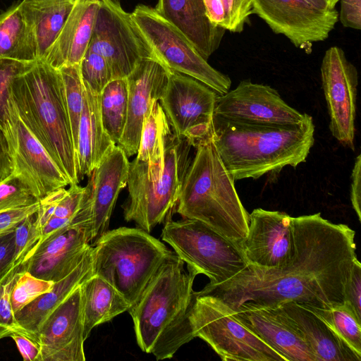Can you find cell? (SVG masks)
Here are the masks:
<instances>
[{
    "label": "cell",
    "mask_w": 361,
    "mask_h": 361,
    "mask_svg": "<svg viewBox=\"0 0 361 361\" xmlns=\"http://www.w3.org/2000/svg\"><path fill=\"white\" fill-rule=\"evenodd\" d=\"M23 260L15 262L0 278V339L15 332L25 333L16 319L11 303V293L20 272L25 271ZM27 336V335H26Z\"/></svg>",
    "instance_id": "d590c367"
},
{
    "label": "cell",
    "mask_w": 361,
    "mask_h": 361,
    "mask_svg": "<svg viewBox=\"0 0 361 361\" xmlns=\"http://www.w3.org/2000/svg\"><path fill=\"white\" fill-rule=\"evenodd\" d=\"M312 117L293 126L262 125L214 114L212 140L233 180L257 179L305 162L313 146Z\"/></svg>",
    "instance_id": "7a4b0ae2"
},
{
    "label": "cell",
    "mask_w": 361,
    "mask_h": 361,
    "mask_svg": "<svg viewBox=\"0 0 361 361\" xmlns=\"http://www.w3.org/2000/svg\"><path fill=\"white\" fill-rule=\"evenodd\" d=\"M14 253V231L0 235V278L13 264Z\"/></svg>",
    "instance_id": "c3c4849f"
},
{
    "label": "cell",
    "mask_w": 361,
    "mask_h": 361,
    "mask_svg": "<svg viewBox=\"0 0 361 361\" xmlns=\"http://www.w3.org/2000/svg\"><path fill=\"white\" fill-rule=\"evenodd\" d=\"M194 337L228 361H286L238 320L219 300L195 291L190 314Z\"/></svg>",
    "instance_id": "9c48e42d"
},
{
    "label": "cell",
    "mask_w": 361,
    "mask_h": 361,
    "mask_svg": "<svg viewBox=\"0 0 361 361\" xmlns=\"http://www.w3.org/2000/svg\"><path fill=\"white\" fill-rule=\"evenodd\" d=\"M172 252L140 228L109 230L92 247V274L114 286L131 307Z\"/></svg>",
    "instance_id": "52a82bcc"
},
{
    "label": "cell",
    "mask_w": 361,
    "mask_h": 361,
    "mask_svg": "<svg viewBox=\"0 0 361 361\" xmlns=\"http://www.w3.org/2000/svg\"><path fill=\"white\" fill-rule=\"evenodd\" d=\"M219 94L188 75L170 71L159 99L173 132L195 148L212 139V119Z\"/></svg>",
    "instance_id": "7c38bea8"
},
{
    "label": "cell",
    "mask_w": 361,
    "mask_h": 361,
    "mask_svg": "<svg viewBox=\"0 0 361 361\" xmlns=\"http://www.w3.org/2000/svg\"><path fill=\"white\" fill-rule=\"evenodd\" d=\"M67 192L65 188L56 190L39 200V206L36 212V222L41 229L53 216L56 205Z\"/></svg>",
    "instance_id": "ee69618b"
},
{
    "label": "cell",
    "mask_w": 361,
    "mask_h": 361,
    "mask_svg": "<svg viewBox=\"0 0 361 361\" xmlns=\"http://www.w3.org/2000/svg\"><path fill=\"white\" fill-rule=\"evenodd\" d=\"M161 238L188 268L207 276L210 285L230 279L247 265L239 245L197 220L171 219L164 224Z\"/></svg>",
    "instance_id": "ba28073f"
},
{
    "label": "cell",
    "mask_w": 361,
    "mask_h": 361,
    "mask_svg": "<svg viewBox=\"0 0 361 361\" xmlns=\"http://www.w3.org/2000/svg\"><path fill=\"white\" fill-rule=\"evenodd\" d=\"M224 13V28L233 32H241L253 13V0H221Z\"/></svg>",
    "instance_id": "60d3db41"
},
{
    "label": "cell",
    "mask_w": 361,
    "mask_h": 361,
    "mask_svg": "<svg viewBox=\"0 0 361 361\" xmlns=\"http://www.w3.org/2000/svg\"><path fill=\"white\" fill-rule=\"evenodd\" d=\"M214 114L249 123L277 126L301 124L310 116L289 106L271 87L250 79L218 95Z\"/></svg>",
    "instance_id": "2e32d148"
},
{
    "label": "cell",
    "mask_w": 361,
    "mask_h": 361,
    "mask_svg": "<svg viewBox=\"0 0 361 361\" xmlns=\"http://www.w3.org/2000/svg\"><path fill=\"white\" fill-rule=\"evenodd\" d=\"M294 251L279 269L247 264L230 279L207 283L200 293L219 300L231 313L289 302L329 308L342 305L357 259L355 232L320 213L291 218Z\"/></svg>",
    "instance_id": "6da1fadb"
},
{
    "label": "cell",
    "mask_w": 361,
    "mask_h": 361,
    "mask_svg": "<svg viewBox=\"0 0 361 361\" xmlns=\"http://www.w3.org/2000/svg\"><path fill=\"white\" fill-rule=\"evenodd\" d=\"M280 306L310 347L316 361L361 360V356L303 305L289 302Z\"/></svg>",
    "instance_id": "d4e9b609"
},
{
    "label": "cell",
    "mask_w": 361,
    "mask_h": 361,
    "mask_svg": "<svg viewBox=\"0 0 361 361\" xmlns=\"http://www.w3.org/2000/svg\"><path fill=\"white\" fill-rule=\"evenodd\" d=\"M39 202L30 206L0 212V235L12 233L26 217L37 212Z\"/></svg>",
    "instance_id": "b9f144b4"
},
{
    "label": "cell",
    "mask_w": 361,
    "mask_h": 361,
    "mask_svg": "<svg viewBox=\"0 0 361 361\" xmlns=\"http://www.w3.org/2000/svg\"><path fill=\"white\" fill-rule=\"evenodd\" d=\"M92 247L68 275L55 282L49 291L14 314L25 334L35 341L38 329L48 315L92 275Z\"/></svg>",
    "instance_id": "4316f807"
},
{
    "label": "cell",
    "mask_w": 361,
    "mask_h": 361,
    "mask_svg": "<svg viewBox=\"0 0 361 361\" xmlns=\"http://www.w3.org/2000/svg\"><path fill=\"white\" fill-rule=\"evenodd\" d=\"M41 237V229L36 222V213L26 217L14 231L15 253L13 263L23 260Z\"/></svg>",
    "instance_id": "ab89813d"
},
{
    "label": "cell",
    "mask_w": 361,
    "mask_h": 361,
    "mask_svg": "<svg viewBox=\"0 0 361 361\" xmlns=\"http://www.w3.org/2000/svg\"><path fill=\"white\" fill-rule=\"evenodd\" d=\"M154 9L206 60L219 47L226 30L209 20L203 0H158Z\"/></svg>",
    "instance_id": "603a6c76"
},
{
    "label": "cell",
    "mask_w": 361,
    "mask_h": 361,
    "mask_svg": "<svg viewBox=\"0 0 361 361\" xmlns=\"http://www.w3.org/2000/svg\"><path fill=\"white\" fill-rule=\"evenodd\" d=\"M350 201L354 211L361 221V154H358L354 163L351 173Z\"/></svg>",
    "instance_id": "7dc6e473"
},
{
    "label": "cell",
    "mask_w": 361,
    "mask_h": 361,
    "mask_svg": "<svg viewBox=\"0 0 361 361\" xmlns=\"http://www.w3.org/2000/svg\"><path fill=\"white\" fill-rule=\"evenodd\" d=\"M203 1L209 20L224 28V13L221 0H203Z\"/></svg>",
    "instance_id": "f907efd6"
},
{
    "label": "cell",
    "mask_w": 361,
    "mask_h": 361,
    "mask_svg": "<svg viewBox=\"0 0 361 361\" xmlns=\"http://www.w3.org/2000/svg\"><path fill=\"white\" fill-rule=\"evenodd\" d=\"M128 85L126 78L112 79L99 94V111L104 129L118 144L127 120Z\"/></svg>",
    "instance_id": "4dcf8cb0"
},
{
    "label": "cell",
    "mask_w": 361,
    "mask_h": 361,
    "mask_svg": "<svg viewBox=\"0 0 361 361\" xmlns=\"http://www.w3.org/2000/svg\"><path fill=\"white\" fill-rule=\"evenodd\" d=\"M54 282L39 279L27 271H22L11 293V303L14 314L39 295L49 291Z\"/></svg>",
    "instance_id": "8d00e7d4"
},
{
    "label": "cell",
    "mask_w": 361,
    "mask_h": 361,
    "mask_svg": "<svg viewBox=\"0 0 361 361\" xmlns=\"http://www.w3.org/2000/svg\"><path fill=\"white\" fill-rule=\"evenodd\" d=\"M80 71L83 82L97 94H100L106 85L113 79L105 59L89 49L80 61Z\"/></svg>",
    "instance_id": "f35d334b"
},
{
    "label": "cell",
    "mask_w": 361,
    "mask_h": 361,
    "mask_svg": "<svg viewBox=\"0 0 361 361\" xmlns=\"http://www.w3.org/2000/svg\"><path fill=\"white\" fill-rule=\"evenodd\" d=\"M197 274L173 252L128 312L141 350L157 360L171 359L195 338L190 321Z\"/></svg>",
    "instance_id": "3957f363"
},
{
    "label": "cell",
    "mask_w": 361,
    "mask_h": 361,
    "mask_svg": "<svg viewBox=\"0 0 361 361\" xmlns=\"http://www.w3.org/2000/svg\"><path fill=\"white\" fill-rule=\"evenodd\" d=\"M39 202L30 187L14 171L0 181V212Z\"/></svg>",
    "instance_id": "74e56055"
},
{
    "label": "cell",
    "mask_w": 361,
    "mask_h": 361,
    "mask_svg": "<svg viewBox=\"0 0 361 361\" xmlns=\"http://www.w3.org/2000/svg\"><path fill=\"white\" fill-rule=\"evenodd\" d=\"M35 61H23L0 57V127L5 133L8 142L12 135L10 112L11 85L13 80L29 70Z\"/></svg>",
    "instance_id": "e575fe53"
},
{
    "label": "cell",
    "mask_w": 361,
    "mask_h": 361,
    "mask_svg": "<svg viewBox=\"0 0 361 361\" xmlns=\"http://www.w3.org/2000/svg\"><path fill=\"white\" fill-rule=\"evenodd\" d=\"M171 70L156 58L142 59L126 78L128 115L118 145L128 157L137 153L142 130L152 102L160 99Z\"/></svg>",
    "instance_id": "ffe728a7"
},
{
    "label": "cell",
    "mask_w": 361,
    "mask_h": 361,
    "mask_svg": "<svg viewBox=\"0 0 361 361\" xmlns=\"http://www.w3.org/2000/svg\"><path fill=\"white\" fill-rule=\"evenodd\" d=\"M9 337L15 341L24 361H39L41 350L36 341L18 332L11 334Z\"/></svg>",
    "instance_id": "bcb514c9"
},
{
    "label": "cell",
    "mask_w": 361,
    "mask_h": 361,
    "mask_svg": "<svg viewBox=\"0 0 361 361\" xmlns=\"http://www.w3.org/2000/svg\"><path fill=\"white\" fill-rule=\"evenodd\" d=\"M195 149L176 213L183 219L199 221L240 245L247 234L249 214L239 198L235 180L225 168L212 139Z\"/></svg>",
    "instance_id": "5b68a950"
},
{
    "label": "cell",
    "mask_w": 361,
    "mask_h": 361,
    "mask_svg": "<svg viewBox=\"0 0 361 361\" xmlns=\"http://www.w3.org/2000/svg\"><path fill=\"white\" fill-rule=\"evenodd\" d=\"M99 4V0H78L43 60L57 69L80 64L90 42Z\"/></svg>",
    "instance_id": "cb8c5ba5"
},
{
    "label": "cell",
    "mask_w": 361,
    "mask_h": 361,
    "mask_svg": "<svg viewBox=\"0 0 361 361\" xmlns=\"http://www.w3.org/2000/svg\"><path fill=\"white\" fill-rule=\"evenodd\" d=\"M61 76L66 105L76 152L79 124L84 104V84L80 64L66 65L59 68Z\"/></svg>",
    "instance_id": "836d02e7"
},
{
    "label": "cell",
    "mask_w": 361,
    "mask_h": 361,
    "mask_svg": "<svg viewBox=\"0 0 361 361\" xmlns=\"http://www.w3.org/2000/svg\"><path fill=\"white\" fill-rule=\"evenodd\" d=\"M0 57L23 61L38 58L35 31L20 1L0 13Z\"/></svg>",
    "instance_id": "f546056e"
},
{
    "label": "cell",
    "mask_w": 361,
    "mask_h": 361,
    "mask_svg": "<svg viewBox=\"0 0 361 361\" xmlns=\"http://www.w3.org/2000/svg\"><path fill=\"white\" fill-rule=\"evenodd\" d=\"M253 13L297 48L310 52L312 44L328 38L338 13L319 8L304 0H253Z\"/></svg>",
    "instance_id": "9a60e30c"
},
{
    "label": "cell",
    "mask_w": 361,
    "mask_h": 361,
    "mask_svg": "<svg viewBox=\"0 0 361 361\" xmlns=\"http://www.w3.org/2000/svg\"><path fill=\"white\" fill-rule=\"evenodd\" d=\"M361 264L357 258L355 260L350 279L345 289V300L361 320Z\"/></svg>",
    "instance_id": "7bdbcfd3"
},
{
    "label": "cell",
    "mask_w": 361,
    "mask_h": 361,
    "mask_svg": "<svg viewBox=\"0 0 361 361\" xmlns=\"http://www.w3.org/2000/svg\"><path fill=\"white\" fill-rule=\"evenodd\" d=\"M307 3L323 10L331 11L336 8L340 0H304Z\"/></svg>",
    "instance_id": "816d5d0a"
},
{
    "label": "cell",
    "mask_w": 361,
    "mask_h": 361,
    "mask_svg": "<svg viewBox=\"0 0 361 361\" xmlns=\"http://www.w3.org/2000/svg\"><path fill=\"white\" fill-rule=\"evenodd\" d=\"M321 78L331 133L343 146L354 150L358 85L357 68L341 48L334 46L324 55Z\"/></svg>",
    "instance_id": "5bb4252c"
},
{
    "label": "cell",
    "mask_w": 361,
    "mask_h": 361,
    "mask_svg": "<svg viewBox=\"0 0 361 361\" xmlns=\"http://www.w3.org/2000/svg\"><path fill=\"white\" fill-rule=\"evenodd\" d=\"M231 314L286 361H316L310 347L281 306Z\"/></svg>",
    "instance_id": "7402d4cb"
},
{
    "label": "cell",
    "mask_w": 361,
    "mask_h": 361,
    "mask_svg": "<svg viewBox=\"0 0 361 361\" xmlns=\"http://www.w3.org/2000/svg\"><path fill=\"white\" fill-rule=\"evenodd\" d=\"M302 305L322 319L352 350L361 356V320L349 304L345 302L329 308Z\"/></svg>",
    "instance_id": "d6a6232c"
},
{
    "label": "cell",
    "mask_w": 361,
    "mask_h": 361,
    "mask_svg": "<svg viewBox=\"0 0 361 361\" xmlns=\"http://www.w3.org/2000/svg\"><path fill=\"white\" fill-rule=\"evenodd\" d=\"M13 171L11 147L5 133L0 127V181L9 176Z\"/></svg>",
    "instance_id": "681fc988"
},
{
    "label": "cell",
    "mask_w": 361,
    "mask_h": 361,
    "mask_svg": "<svg viewBox=\"0 0 361 361\" xmlns=\"http://www.w3.org/2000/svg\"><path fill=\"white\" fill-rule=\"evenodd\" d=\"M171 132L159 100H154L143 124L135 159L152 166L163 164L166 141Z\"/></svg>",
    "instance_id": "1f68e13d"
},
{
    "label": "cell",
    "mask_w": 361,
    "mask_h": 361,
    "mask_svg": "<svg viewBox=\"0 0 361 361\" xmlns=\"http://www.w3.org/2000/svg\"><path fill=\"white\" fill-rule=\"evenodd\" d=\"M191 147L186 138L172 130L166 141L163 164L152 166L136 159L130 162L128 197L121 206L126 221L150 233L172 219L192 161Z\"/></svg>",
    "instance_id": "8992f818"
},
{
    "label": "cell",
    "mask_w": 361,
    "mask_h": 361,
    "mask_svg": "<svg viewBox=\"0 0 361 361\" xmlns=\"http://www.w3.org/2000/svg\"><path fill=\"white\" fill-rule=\"evenodd\" d=\"M90 216L78 211L71 223L37 242L23 261L25 271L57 282L68 275L92 248Z\"/></svg>",
    "instance_id": "4fadbf2b"
},
{
    "label": "cell",
    "mask_w": 361,
    "mask_h": 361,
    "mask_svg": "<svg viewBox=\"0 0 361 361\" xmlns=\"http://www.w3.org/2000/svg\"><path fill=\"white\" fill-rule=\"evenodd\" d=\"M39 361H85L80 285L41 324Z\"/></svg>",
    "instance_id": "d6986e66"
},
{
    "label": "cell",
    "mask_w": 361,
    "mask_h": 361,
    "mask_svg": "<svg viewBox=\"0 0 361 361\" xmlns=\"http://www.w3.org/2000/svg\"><path fill=\"white\" fill-rule=\"evenodd\" d=\"M118 145L102 159L85 187L92 217L90 245L109 231L110 219L121 190L127 185L130 162Z\"/></svg>",
    "instance_id": "44dd1931"
},
{
    "label": "cell",
    "mask_w": 361,
    "mask_h": 361,
    "mask_svg": "<svg viewBox=\"0 0 361 361\" xmlns=\"http://www.w3.org/2000/svg\"><path fill=\"white\" fill-rule=\"evenodd\" d=\"M84 84V104L76 148L79 182L90 176L115 144L105 132L100 116L99 94Z\"/></svg>",
    "instance_id": "484cf974"
},
{
    "label": "cell",
    "mask_w": 361,
    "mask_h": 361,
    "mask_svg": "<svg viewBox=\"0 0 361 361\" xmlns=\"http://www.w3.org/2000/svg\"><path fill=\"white\" fill-rule=\"evenodd\" d=\"M131 15L157 59L169 70L196 79L219 95L230 90L231 78L210 66L193 44L154 8L138 4Z\"/></svg>",
    "instance_id": "30bf717a"
},
{
    "label": "cell",
    "mask_w": 361,
    "mask_h": 361,
    "mask_svg": "<svg viewBox=\"0 0 361 361\" xmlns=\"http://www.w3.org/2000/svg\"><path fill=\"white\" fill-rule=\"evenodd\" d=\"M78 0H22L23 11L32 25L37 59H44Z\"/></svg>",
    "instance_id": "f1b7e54d"
},
{
    "label": "cell",
    "mask_w": 361,
    "mask_h": 361,
    "mask_svg": "<svg viewBox=\"0 0 361 361\" xmlns=\"http://www.w3.org/2000/svg\"><path fill=\"white\" fill-rule=\"evenodd\" d=\"M339 20L348 28L361 29V0H340Z\"/></svg>",
    "instance_id": "f6af8a7d"
},
{
    "label": "cell",
    "mask_w": 361,
    "mask_h": 361,
    "mask_svg": "<svg viewBox=\"0 0 361 361\" xmlns=\"http://www.w3.org/2000/svg\"><path fill=\"white\" fill-rule=\"evenodd\" d=\"M102 56L113 79L127 78L146 58L156 56L120 0H99L88 49Z\"/></svg>",
    "instance_id": "8fae6325"
},
{
    "label": "cell",
    "mask_w": 361,
    "mask_h": 361,
    "mask_svg": "<svg viewBox=\"0 0 361 361\" xmlns=\"http://www.w3.org/2000/svg\"><path fill=\"white\" fill-rule=\"evenodd\" d=\"M11 98L23 123L72 184H78L76 152L59 69L37 59L11 85Z\"/></svg>",
    "instance_id": "277c9868"
},
{
    "label": "cell",
    "mask_w": 361,
    "mask_h": 361,
    "mask_svg": "<svg viewBox=\"0 0 361 361\" xmlns=\"http://www.w3.org/2000/svg\"><path fill=\"white\" fill-rule=\"evenodd\" d=\"M80 290L85 341L94 327L130 308L123 295L99 276H90L80 285Z\"/></svg>",
    "instance_id": "83f0119b"
},
{
    "label": "cell",
    "mask_w": 361,
    "mask_h": 361,
    "mask_svg": "<svg viewBox=\"0 0 361 361\" xmlns=\"http://www.w3.org/2000/svg\"><path fill=\"white\" fill-rule=\"evenodd\" d=\"M291 216L285 212L257 208L249 214V227L240 249L247 264L279 269L292 259L294 251Z\"/></svg>",
    "instance_id": "e0dca14e"
},
{
    "label": "cell",
    "mask_w": 361,
    "mask_h": 361,
    "mask_svg": "<svg viewBox=\"0 0 361 361\" xmlns=\"http://www.w3.org/2000/svg\"><path fill=\"white\" fill-rule=\"evenodd\" d=\"M12 135L10 140L14 172L30 187L39 201L49 193L71 185L41 143L19 118L11 101Z\"/></svg>",
    "instance_id": "ac0fdd59"
}]
</instances>
